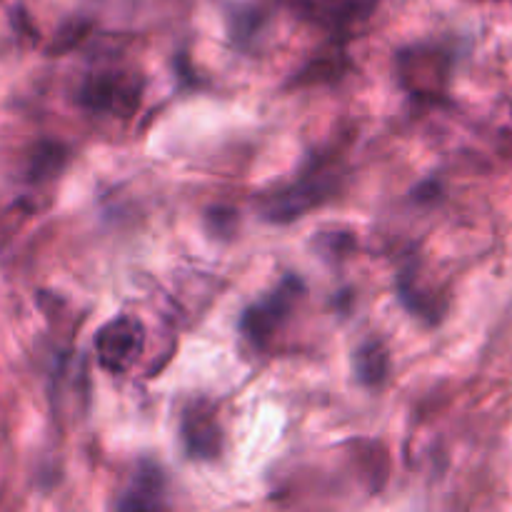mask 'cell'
I'll return each mask as SVG.
<instances>
[{"label": "cell", "mask_w": 512, "mask_h": 512, "mask_svg": "<svg viewBox=\"0 0 512 512\" xmlns=\"http://www.w3.org/2000/svg\"><path fill=\"white\" fill-rule=\"evenodd\" d=\"M140 348H143V325L128 315L110 320L95 335V353H98L100 365L110 373L128 368Z\"/></svg>", "instance_id": "cell-1"}, {"label": "cell", "mask_w": 512, "mask_h": 512, "mask_svg": "<svg viewBox=\"0 0 512 512\" xmlns=\"http://www.w3.org/2000/svg\"><path fill=\"white\" fill-rule=\"evenodd\" d=\"M295 290H300V283L290 278L285 280L283 288L275 295H270L265 303L248 308V313L243 315V333L248 335L250 340H255V343H263L270 335V330L288 315L290 303H293L295 298Z\"/></svg>", "instance_id": "cell-2"}, {"label": "cell", "mask_w": 512, "mask_h": 512, "mask_svg": "<svg viewBox=\"0 0 512 512\" xmlns=\"http://www.w3.org/2000/svg\"><path fill=\"white\" fill-rule=\"evenodd\" d=\"M83 103L90 110H115L118 115L135 113L140 103V90L133 83H120L113 78H95L83 88Z\"/></svg>", "instance_id": "cell-3"}, {"label": "cell", "mask_w": 512, "mask_h": 512, "mask_svg": "<svg viewBox=\"0 0 512 512\" xmlns=\"http://www.w3.org/2000/svg\"><path fill=\"white\" fill-rule=\"evenodd\" d=\"M328 190V185L320 183H303L283 190V193L273 195V200L265 205V218L275 220V223H288V220L300 218V215H305V210L323 203L325 195H330Z\"/></svg>", "instance_id": "cell-4"}, {"label": "cell", "mask_w": 512, "mask_h": 512, "mask_svg": "<svg viewBox=\"0 0 512 512\" xmlns=\"http://www.w3.org/2000/svg\"><path fill=\"white\" fill-rule=\"evenodd\" d=\"M183 440L193 458L210 460L220 455V428L210 410L190 408L183 420Z\"/></svg>", "instance_id": "cell-5"}, {"label": "cell", "mask_w": 512, "mask_h": 512, "mask_svg": "<svg viewBox=\"0 0 512 512\" xmlns=\"http://www.w3.org/2000/svg\"><path fill=\"white\" fill-rule=\"evenodd\" d=\"M295 13L320 25H343L363 10L360 0H285Z\"/></svg>", "instance_id": "cell-6"}, {"label": "cell", "mask_w": 512, "mask_h": 512, "mask_svg": "<svg viewBox=\"0 0 512 512\" xmlns=\"http://www.w3.org/2000/svg\"><path fill=\"white\" fill-rule=\"evenodd\" d=\"M353 365L360 383L373 388V385L383 383L385 375H388V368H390L388 350H385L380 343H375V340H370V343H363L358 350H355Z\"/></svg>", "instance_id": "cell-7"}, {"label": "cell", "mask_w": 512, "mask_h": 512, "mask_svg": "<svg viewBox=\"0 0 512 512\" xmlns=\"http://www.w3.org/2000/svg\"><path fill=\"white\" fill-rule=\"evenodd\" d=\"M163 488V475L155 465H140L138 480H135L133 493L120 500V510H153L158 508V495Z\"/></svg>", "instance_id": "cell-8"}, {"label": "cell", "mask_w": 512, "mask_h": 512, "mask_svg": "<svg viewBox=\"0 0 512 512\" xmlns=\"http://www.w3.org/2000/svg\"><path fill=\"white\" fill-rule=\"evenodd\" d=\"M65 160H68V150L58 143H40L30 155L28 173L30 180H50L63 170Z\"/></svg>", "instance_id": "cell-9"}, {"label": "cell", "mask_w": 512, "mask_h": 512, "mask_svg": "<svg viewBox=\"0 0 512 512\" xmlns=\"http://www.w3.org/2000/svg\"><path fill=\"white\" fill-rule=\"evenodd\" d=\"M235 223H238V215H235V210H230V208H213L208 213L210 230H213V233H218V235L233 233Z\"/></svg>", "instance_id": "cell-10"}, {"label": "cell", "mask_w": 512, "mask_h": 512, "mask_svg": "<svg viewBox=\"0 0 512 512\" xmlns=\"http://www.w3.org/2000/svg\"><path fill=\"white\" fill-rule=\"evenodd\" d=\"M438 183H435V180H430V183H425V185H420L418 190H415V195H418L420 200H430V198H435V195H438Z\"/></svg>", "instance_id": "cell-11"}]
</instances>
